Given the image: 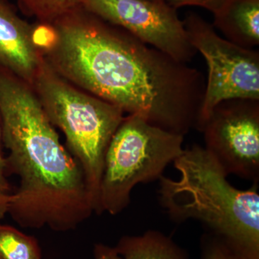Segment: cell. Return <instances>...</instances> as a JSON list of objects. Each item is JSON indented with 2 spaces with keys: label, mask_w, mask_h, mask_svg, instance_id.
Wrapping results in <instances>:
<instances>
[{
  "label": "cell",
  "mask_w": 259,
  "mask_h": 259,
  "mask_svg": "<svg viewBox=\"0 0 259 259\" xmlns=\"http://www.w3.org/2000/svg\"><path fill=\"white\" fill-rule=\"evenodd\" d=\"M202 259H242L228 242L214 233H205L201 240Z\"/></svg>",
  "instance_id": "5bb4252c"
},
{
  "label": "cell",
  "mask_w": 259,
  "mask_h": 259,
  "mask_svg": "<svg viewBox=\"0 0 259 259\" xmlns=\"http://www.w3.org/2000/svg\"><path fill=\"white\" fill-rule=\"evenodd\" d=\"M94 259H122L115 247L97 243L94 247Z\"/></svg>",
  "instance_id": "2e32d148"
},
{
  "label": "cell",
  "mask_w": 259,
  "mask_h": 259,
  "mask_svg": "<svg viewBox=\"0 0 259 259\" xmlns=\"http://www.w3.org/2000/svg\"><path fill=\"white\" fill-rule=\"evenodd\" d=\"M81 5L181 63L197 54L177 10L163 0H81Z\"/></svg>",
  "instance_id": "ba28073f"
},
{
  "label": "cell",
  "mask_w": 259,
  "mask_h": 259,
  "mask_svg": "<svg viewBox=\"0 0 259 259\" xmlns=\"http://www.w3.org/2000/svg\"><path fill=\"white\" fill-rule=\"evenodd\" d=\"M183 21L191 44L208 66L205 91L196 129L200 131L213 108L232 99L259 100V52L223 38L212 24L190 13Z\"/></svg>",
  "instance_id": "8992f818"
},
{
  "label": "cell",
  "mask_w": 259,
  "mask_h": 259,
  "mask_svg": "<svg viewBox=\"0 0 259 259\" xmlns=\"http://www.w3.org/2000/svg\"><path fill=\"white\" fill-rule=\"evenodd\" d=\"M179 180L160 177V199L172 219H192L221 237L242 259H259L258 185L240 190L204 147L194 145L174 161Z\"/></svg>",
  "instance_id": "3957f363"
},
{
  "label": "cell",
  "mask_w": 259,
  "mask_h": 259,
  "mask_svg": "<svg viewBox=\"0 0 259 259\" xmlns=\"http://www.w3.org/2000/svg\"><path fill=\"white\" fill-rule=\"evenodd\" d=\"M2 141L6 170L20 178L8 213L19 226L76 229L94 213L83 172L61 144L31 86L0 71Z\"/></svg>",
  "instance_id": "7a4b0ae2"
},
{
  "label": "cell",
  "mask_w": 259,
  "mask_h": 259,
  "mask_svg": "<svg viewBox=\"0 0 259 259\" xmlns=\"http://www.w3.org/2000/svg\"><path fill=\"white\" fill-rule=\"evenodd\" d=\"M32 88L51 123L64 134L83 172L94 212L100 214L104 159L125 112L66 81L46 61Z\"/></svg>",
  "instance_id": "277c9868"
},
{
  "label": "cell",
  "mask_w": 259,
  "mask_h": 259,
  "mask_svg": "<svg viewBox=\"0 0 259 259\" xmlns=\"http://www.w3.org/2000/svg\"><path fill=\"white\" fill-rule=\"evenodd\" d=\"M213 27L245 49L259 45V0H225L212 13Z\"/></svg>",
  "instance_id": "30bf717a"
},
{
  "label": "cell",
  "mask_w": 259,
  "mask_h": 259,
  "mask_svg": "<svg viewBox=\"0 0 259 259\" xmlns=\"http://www.w3.org/2000/svg\"><path fill=\"white\" fill-rule=\"evenodd\" d=\"M0 259H42L41 249L36 238L0 224Z\"/></svg>",
  "instance_id": "7c38bea8"
},
{
  "label": "cell",
  "mask_w": 259,
  "mask_h": 259,
  "mask_svg": "<svg viewBox=\"0 0 259 259\" xmlns=\"http://www.w3.org/2000/svg\"><path fill=\"white\" fill-rule=\"evenodd\" d=\"M44 62L35 41V25L19 16L7 0H0V71L32 87Z\"/></svg>",
  "instance_id": "9c48e42d"
},
{
  "label": "cell",
  "mask_w": 259,
  "mask_h": 259,
  "mask_svg": "<svg viewBox=\"0 0 259 259\" xmlns=\"http://www.w3.org/2000/svg\"><path fill=\"white\" fill-rule=\"evenodd\" d=\"M39 23L49 24L81 5V0H17Z\"/></svg>",
  "instance_id": "4fadbf2b"
},
{
  "label": "cell",
  "mask_w": 259,
  "mask_h": 259,
  "mask_svg": "<svg viewBox=\"0 0 259 259\" xmlns=\"http://www.w3.org/2000/svg\"><path fill=\"white\" fill-rule=\"evenodd\" d=\"M166 4L175 8L185 6L200 7L214 13L221 6L225 0H163Z\"/></svg>",
  "instance_id": "9a60e30c"
},
{
  "label": "cell",
  "mask_w": 259,
  "mask_h": 259,
  "mask_svg": "<svg viewBox=\"0 0 259 259\" xmlns=\"http://www.w3.org/2000/svg\"><path fill=\"white\" fill-rule=\"evenodd\" d=\"M115 248L122 259H190L170 237L154 230L122 236Z\"/></svg>",
  "instance_id": "8fae6325"
},
{
  "label": "cell",
  "mask_w": 259,
  "mask_h": 259,
  "mask_svg": "<svg viewBox=\"0 0 259 259\" xmlns=\"http://www.w3.org/2000/svg\"><path fill=\"white\" fill-rule=\"evenodd\" d=\"M35 41L61 77L125 113L183 136L197 127L202 73L81 5L52 23L36 24Z\"/></svg>",
  "instance_id": "6da1fadb"
},
{
  "label": "cell",
  "mask_w": 259,
  "mask_h": 259,
  "mask_svg": "<svg viewBox=\"0 0 259 259\" xmlns=\"http://www.w3.org/2000/svg\"><path fill=\"white\" fill-rule=\"evenodd\" d=\"M10 194H0V222L8 213Z\"/></svg>",
  "instance_id": "ac0fdd59"
},
{
  "label": "cell",
  "mask_w": 259,
  "mask_h": 259,
  "mask_svg": "<svg viewBox=\"0 0 259 259\" xmlns=\"http://www.w3.org/2000/svg\"><path fill=\"white\" fill-rule=\"evenodd\" d=\"M2 125L0 117V194H10V185L6 177V161L2 153Z\"/></svg>",
  "instance_id": "e0dca14e"
},
{
  "label": "cell",
  "mask_w": 259,
  "mask_h": 259,
  "mask_svg": "<svg viewBox=\"0 0 259 259\" xmlns=\"http://www.w3.org/2000/svg\"><path fill=\"white\" fill-rule=\"evenodd\" d=\"M184 136L151 125L139 115L125 116L104 159L100 214H119L128 206L133 189L159 180L183 153Z\"/></svg>",
  "instance_id": "5b68a950"
},
{
  "label": "cell",
  "mask_w": 259,
  "mask_h": 259,
  "mask_svg": "<svg viewBox=\"0 0 259 259\" xmlns=\"http://www.w3.org/2000/svg\"><path fill=\"white\" fill-rule=\"evenodd\" d=\"M205 148L227 176L258 185L259 100L232 99L220 102L202 125Z\"/></svg>",
  "instance_id": "52a82bcc"
}]
</instances>
